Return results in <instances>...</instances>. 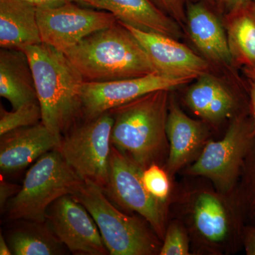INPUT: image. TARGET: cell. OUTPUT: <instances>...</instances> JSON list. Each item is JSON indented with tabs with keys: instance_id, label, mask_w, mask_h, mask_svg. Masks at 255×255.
Segmentation results:
<instances>
[{
	"instance_id": "obj_15",
	"label": "cell",
	"mask_w": 255,
	"mask_h": 255,
	"mask_svg": "<svg viewBox=\"0 0 255 255\" xmlns=\"http://www.w3.org/2000/svg\"><path fill=\"white\" fill-rule=\"evenodd\" d=\"M42 43L36 7L24 0H0V47L21 49Z\"/></svg>"
},
{
	"instance_id": "obj_9",
	"label": "cell",
	"mask_w": 255,
	"mask_h": 255,
	"mask_svg": "<svg viewBox=\"0 0 255 255\" xmlns=\"http://www.w3.org/2000/svg\"><path fill=\"white\" fill-rule=\"evenodd\" d=\"M142 171L140 166L112 146L109 183L104 191L114 204L140 214L162 236L164 231L162 202L146 189Z\"/></svg>"
},
{
	"instance_id": "obj_26",
	"label": "cell",
	"mask_w": 255,
	"mask_h": 255,
	"mask_svg": "<svg viewBox=\"0 0 255 255\" xmlns=\"http://www.w3.org/2000/svg\"><path fill=\"white\" fill-rule=\"evenodd\" d=\"M156 6L168 15L180 26L187 22V11H185V0H152Z\"/></svg>"
},
{
	"instance_id": "obj_25",
	"label": "cell",
	"mask_w": 255,
	"mask_h": 255,
	"mask_svg": "<svg viewBox=\"0 0 255 255\" xmlns=\"http://www.w3.org/2000/svg\"><path fill=\"white\" fill-rule=\"evenodd\" d=\"M159 255H189L187 236L180 226L177 224H172L169 226L166 232L164 243Z\"/></svg>"
},
{
	"instance_id": "obj_3",
	"label": "cell",
	"mask_w": 255,
	"mask_h": 255,
	"mask_svg": "<svg viewBox=\"0 0 255 255\" xmlns=\"http://www.w3.org/2000/svg\"><path fill=\"white\" fill-rule=\"evenodd\" d=\"M169 91L156 90L110 111L112 146L143 169L153 164L165 142Z\"/></svg>"
},
{
	"instance_id": "obj_16",
	"label": "cell",
	"mask_w": 255,
	"mask_h": 255,
	"mask_svg": "<svg viewBox=\"0 0 255 255\" xmlns=\"http://www.w3.org/2000/svg\"><path fill=\"white\" fill-rule=\"evenodd\" d=\"M106 11L119 21L144 31L161 33L179 39L181 26L156 6L152 0H100Z\"/></svg>"
},
{
	"instance_id": "obj_32",
	"label": "cell",
	"mask_w": 255,
	"mask_h": 255,
	"mask_svg": "<svg viewBox=\"0 0 255 255\" xmlns=\"http://www.w3.org/2000/svg\"><path fill=\"white\" fill-rule=\"evenodd\" d=\"M251 81V87H250V98H251V109L252 115H253V122L255 124V82Z\"/></svg>"
},
{
	"instance_id": "obj_17",
	"label": "cell",
	"mask_w": 255,
	"mask_h": 255,
	"mask_svg": "<svg viewBox=\"0 0 255 255\" xmlns=\"http://www.w3.org/2000/svg\"><path fill=\"white\" fill-rule=\"evenodd\" d=\"M166 133L170 145L167 169L169 173L174 174L187 164L200 147L205 137V129L202 124L188 117L171 100Z\"/></svg>"
},
{
	"instance_id": "obj_13",
	"label": "cell",
	"mask_w": 255,
	"mask_h": 255,
	"mask_svg": "<svg viewBox=\"0 0 255 255\" xmlns=\"http://www.w3.org/2000/svg\"><path fill=\"white\" fill-rule=\"evenodd\" d=\"M60 142L41 122L6 132L0 137V169L2 172L21 170L55 150Z\"/></svg>"
},
{
	"instance_id": "obj_21",
	"label": "cell",
	"mask_w": 255,
	"mask_h": 255,
	"mask_svg": "<svg viewBox=\"0 0 255 255\" xmlns=\"http://www.w3.org/2000/svg\"><path fill=\"white\" fill-rule=\"evenodd\" d=\"M8 233L6 242L14 255H58L65 254L63 243L56 238L46 222L24 221Z\"/></svg>"
},
{
	"instance_id": "obj_33",
	"label": "cell",
	"mask_w": 255,
	"mask_h": 255,
	"mask_svg": "<svg viewBox=\"0 0 255 255\" xmlns=\"http://www.w3.org/2000/svg\"><path fill=\"white\" fill-rule=\"evenodd\" d=\"M0 255H11V252L10 250L9 245H8L6 240L5 239L2 234H0Z\"/></svg>"
},
{
	"instance_id": "obj_10",
	"label": "cell",
	"mask_w": 255,
	"mask_h": 255,
	"mask_svg": "<svg viewBox=\"0 0 255 255\" xmlns=\"http://www.w3.org/2000/svg\"><path fill=\"white\" fill-rule=\"evenodd\" d=\"M192 81L159 74L107 82H84L80 90L82 119L90 121L150 92L171 90Z\"/></svg>"
},
{
	"instance_id": "obj_6",
	"label": "cell",
	"mask_w": 255,
	"mask_h": 255,
	"mask_svg": "<svg viewBox=\"0 0 255 255\" xmlns=\"http://www.w3.org/2000/svg\"><path fill=\"white\" fill-rule=\"evenodd\" d=\"M114 119L110 112L83 121L62 137L56 150L82 180L108 185Z\"/></svg>"
},
{
	"instance_id": "obj_29",
	"label": "cell",
	"mask_w": 255,
	"mask_h": 255,
	"mask_svg": "<svg viewBox=\"0 0 255 255\" xmlns=\"http://www.w3.org/2000/svg\"><path fill=\"white\" fill-rule=\"evenodd\" d=\"M24 1L33 4L36 8L55 6V5L63 4L68 1H80L97 9L105 10V6L100 0H24Z\"/></svg>"
},
{
	"instance_id": "obj_7",
	"label": "cell",
	"mask_w": 255,
	"mask_h": 255,
	"mask_svg": "<svg viewBox=\"0 0 255 255\" xmlns=\"http://www.w3.org/2000/svg\"><path fill=\"white\" fill-rule=\"evenodd\" d=\"M255 142L254 122L242 114L234 119L222 140L206 145L189 173L208 177L221 190H228Z\"/></svg>"
},
{
	"instance_id": "obj_12",
	"label": "cell",
	"mask_w": 255,
	"mask_h": 255,
	"mask_svg": "<svg viewBox=\"0 0 255 255\" xmlns=\"http://www.w3.org/2000/svg\"><path fill=\"white\" fill-rule=\"evenodd\" d=\"M122 24L140 43L159 75L194 80L209 73V62L177 39Z\"/></svg>"
},
{
	"instance_id": "obj_1",
	"label": "cell",
	"mask_w": 255,
	"mask_h": 255,
	"mask_svg": "<svg viewBox=\"0 0 255 255\" xmlns=\"http://www.w3.org/2000/svg\"><path fill=\"white\" fill-rule=\"evenodd\" d=\"M27 55L41 123L61 140L82 119L80 90L85 82L76 67L63 52L45 43L19 49Z\"/></svg>"
},
{
	"instance_id": "obj_11",
	"label": "cell",
	"mask_w": 255,
	"mask_h": 255,
	"mask_svg": "<svg viewBox=\"0 0 255 255\" xmlns=\"http://www.w3.org/2000/svg\"><path fill=\"white\" fill-rule=\"evenodd\" d=\"M46 223L73 254H110L91 214L72 195L62 196L50 206Z\"/></svg>"
},
{
	"instance_id": "obj_35",
	"label": "cell",
	"mask_w": 255,
	"mask_h": 255,
	"mask_svg": "<svg viewBox=\"0 0 255 255\" xmlns=\"http://www.w3.org/2000/svg\"><path fill=\"white\" fill-rule=\"evenodd\" d=\"M244 73L248 78L252 81L255 82V68H243Z\"/></svg>"
},
{
	"instance_id": "obj_28",
	"label": "cell",
	"mask_w": 255,
	"mask_h": 255,
	"mask_svg": "<svg viewBox=\"0 0 255 255\" xmlns=\"http://www.w3.org/2000/svg\"><path fill=\"white\" fill-rule=\"evenodd\" d=\"M251 164L248 170V191H247V200L251 209V214L255 218V155L252 154Z\"/></svg>"
},
{
	"instance_id": "obj_20",
	"label": "cell",
	"mask_w": 255,
	"mask_h": 255,
	"mask_svg": "<svg viewBox=\"0 0 255 255\" xmlns=\"http://www.w3.org/2000/svg\"><path fill=\"white\" fill-rule=\"evenodd\" d=\"M224 26L233 65L255 68V1L231 10L225 16Z\"/></svg>"
},
{
	"instance_id": "obj_23",
	"label": "cell",
	"mask_w": 255,
	"mask_h": 255,
	"mask_svg": "<svg viewBox=\"0 0 255 255\" xmlns=\"http://www.w3.org/2000/svg\"><path fill=\"white\" fill-rule=\"evenodd\" d=\"M41 109L38 101L7 112L0 109V136L20 128L36 125L41 122Z\"/></svg>"
},
{
	"instance_id": "obj_22",
	"label": "cell",
	"mask_w": 255,
	"mask_h": 255,
	"mask_svg": "<svg viewBox=\"0 0 255 255\" xmlns=\"http://www.w3.org/2000/svg\"><path fill=\"white\" fill-rule=\"evenodd\" d=\"M196 228L206 239L221 242L226 238L227 219L222 204L217 198L203 193L196 200L194 209Z\"/></svg>"
},
{
	"instance_id": "obj_5",
	"label": "cell",
	"mask_w": 255,
	"mask_h": 255,
	"mask_svg": "<svg viewBox=\"0 0 255 255\" xmlns=\"http://www.w3.org/2000/svg\"><path fill=\"white\" fill-rule=\"evenodd\" d=\"M89 211L112 255H150L157 243L138 219L124 214L111 202L105 191L90 181H83L73 194Z\"/></svg>"
},
{
	"instance_id": "obj_18",
	"label": "cell",
	"mask_w": 255,
	"mask_h": 255,
	"mask_svg": "<svg viewBox=\"0 0 255 255\" xmlns=\"http://www.w3.org/2000/svg\"><path fill=\"white\" fill-rule=\"evenodd\" d=\"M0 96L13 110L38 101L33 73L23 50H0Z\"/></svg>"
},
{
	"instance_id": "obj_4",
	"label": "cell",
	"mask_w": 255,
	"mask_h": 255,
	"mask_svg": "<svg viewBox=\"0 0 255 255\" xmlns=\"http://www.w3.org/2000/svg\"><path fill=\"white\" fill-rule=\"evenodd\" d=\"M82 182L56 149L49 151L28 169L21 189L6 204V217L45 223L50 206L62 196L75 194Z\"/></svg>"
},
{
	"instance_id": "obj_14",
	"label": "cell",
	"mask_w": 255,
	"mask_h": 255,
	"mask_svg": "<svg viewBox=\"0 0 255 255\" xmlns=\"http://www.w3.org/2000/svg\"><path fill=\"white\" fill-rule=\"evenodd\" d=\"M186 23L191 41L203 58L218 65H233L224 25L207 6L189 3Z\"/></svg>"
},
{
	"instance_id": "obj_34",
	"label": "cell",
	"mask_w": 255,
	"mask_h": 255,
	"mask_svg": "<svg viewBox=\"0 0 255 255\" xmlns=\"http://www.w3.org/2000/svg\"><path fill=\"white\" fill-rule=\"evenodd\" d=\"M206 1L219 11H223V10L226 9L227 0H206Z\"/></svg>"
},
{
	"instance_id": "obj_8",
	"label": "cell",
	"mask_w": 255,
	"mask_h": 255,
	"mask_svg": "<svg viewBox=\"0 0 255 255\" xmlns=\"http://www.w3.org/2000/svg\"><path fill=\"white\" fill-rule=\"evenodd\" d=\"M42 43L64 52L118 20L108 11L82 7L75 1L36 8Z\"/></svg>"
},
{
	"instance_id": "obj_24",
	"label": "cell",
	"mask_w": 255,
	"mask_h": 255,
	"mask_svg": "<svg viewBox=\"0 0 255 255\" xmlns=\"http://www.w3.org/2000/svg\"><path fill=\"white\" fill-rule=\"evenodd\" d=\"M142 182L149 193L161 202L165 200L169 192V182L167 174L156 164H151L143 169Z\"/></svg>"
},
{
	"instance_id": "obj_30",
	"label": "cell",
	"mask_w": 255,
	"mask_h": 255,
	"mask_svg": "<svg viewBox=\"0 0 255 255\" xmlns=\"http://www.w3.org/2000/svg\"><path fill=\"white\" fill-rule=\"evenodd\" d=\"M247 254L255 255V227L248 228L245 237Z\"/></svg>"
},
{
	"instance_id": "obj_31",
	"label": "cell",
	"mask_w": 255,
	"mask_h": 255,
	"mask_svg": "<svg viewBox=\"0 0 255 255\" xmlns=\"http://www.w3.org/2000/svg\"><path fill=\"white\" fill-rule=\"evenodd\" d=\"M252 0H227L226 10L229 11L231 10L238 9V8L244 6V5L248 4Z\"/></svg>"
},
{
	"instance_id": "obj_19",
	"label": "cell",
	"mask_w": 255,
	"mask_h": 255,
	"mask_svg": "<svg viewBox=\"0 0 255 255\" xmlns=\"http://www.w3.org/2000/svg\"><path fill=\"white\" fill-rule=\"evenodd\" d=\"M186 102L199 117L218 123L228 118L235 107L233 95L218 79L204 74L196 79L186 95Z\"/></svg>"
},
{
	"instance_id": "obj_2",
	"label": "cell",
	"mask_w": 255,
	"mask_h": 255,
	"mask_svg": "<svg viewBox=\"0 0 255 255\" xmlns=\"http://www.w3.org/2000/svg\"><path fill=\"white\" fill-rule=\"evenodd\" d=\"M85 82H107L159 74L135 37L120 21L63 52Z\"/></svg>"
},
{
	"instance_id": "obj_27",
	"label": "cell",
	"mask_w": 255,
	"mask_h": 255,
	"mask_svg": "<svg viewBox=\"0 0 255 255\" xmlns=\"http://www.w3.org/2000/svg\"><path fill=\"white\" fill-rule=\"evenodd\" d=\"M21 185L11 184L1 177L0 179V209L4 213L6 204L21 189Z\"/></svg>"
}]
</instances>
